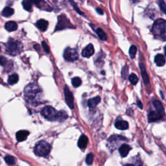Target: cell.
I'll list each match as a JSON object with an SVG mask.
<instances>
[{"mask_svg":"<svg viewBox=\"0 0 166 166\" xmlns=\"http://www.w3.org/2000/svg\"><path fill=\"white\" fill-rule=\"evenodd\" d=\"M24 97L27 102L30 104H38L42 98V91L37 85L30 84L25 89Z\"/></svg>","mask_w":166,"mask_h":166,"instance_id":"obj_1","label":"cell"},{"mask_svg":"<svg viewBox=\"0 0 166 166\" xmlns=\"http://www.w3.org/2000/svg\"><path fill=\"white\" fill-rule=\"evenodd\" d=\"M152 33L155 38L166 41V21L163 19H158L156 20L152 25Z\"/></svg>","mask_w":166,"mask_h":166,"instance_id":"obj_2","label":"cell"},{"mask_svg":"<svg viewBox=\"0 0 166 166\" xmlns=\"http://www.w3.org/2000/svg\"><path fill=\"white\" fill-rule=\"evenodd\" d=\"M22 45L19 41L10 39L6 45V51L10 55L15 56L22 51Z\"/></svg>","mask_w":166,"mask_h":166,"instance_id":"obj_3","label":"cell"},{"mask_svg":"<svg viewBox=\"0 0 166 166\" xmlns=\"http://www.w3.org/2000/svg\"><path fill=\"white\" fill-rule=\"evenodd\" d=\"M50 150L51 145L45 141H40L35 147V153L38 157H47L50 152Z\"/></svg>","mask_w":166,"mask_h":166,"instance_id":"obj_4","label":"cell"},{"mask_svg":"<svg viewBox=\"0 0 166 166\" xmlns=\"http://www.w3.org/2000/svg\"><path fill=\"white\" fill-rule=\"evenodd\" d=\"M41 114L45 119L49 121H55L57 119L58 112L52 106H45L41 111Z\"/></svg>","mask_w":166,"mask_h":166,"instance_id":"obj_5","label":"cell"},{"mask_svg":"<svg viewBox=\"0 0 166 166\" xmlns=\"http://www.w3.org/2000/svg\"><path fill=\"white\" fill-rule=\"evenodd\" d=\"M64 58L66 60L73 62L77 60L79 58V54L77 51L73 48L67 47L64 53Z\"/></svg>","mask_w":166,"mask_h":166,"instance_id":"obj_6","label":"cell"},{"mask_svg":"<svg viewBox=\"0 0 166 166\" xmlns=\"http://www.w3.org/2000/svg\"><path fill=\"white\" fill-rule=\"evenodd\" d=\"M71 25L67 19V18L64 15H61V16H58V22L57 27H56V30H61L67 27H70Z\"/></svg>","mask_w":166,"mask_h":166,"instance_id":"obj_7","label":"cell"},{"mask_svg":"<svg viewBox=\"0 0 166 166\" xmlns=\"http://www.w3.org/2000/svg\"><path fill=\"white\" fill-rule=\"evenodd\" d=\"M64 96H65V101L68 106L70 108H74V99L72 93L71 92L70 90L67 86L64 87Z\"/></svg>","mask_w":166,"mask_h":166,"instance_id":"obj_8","label":"cell"},{"mask_svg":"<svg viewBox=\"0 0 166 166\" xmlns=\"http://www.w3.org/2000/svg\"><path fill=\"white\" fill-rule=\"evenodd\" d=\"M163 114L159 113L158 112L156 111H150L148 115V119L149 122H154L160 119L162 117Z\"/></svg>","mask_w":166,"mask_h":166,"instance_id":"obj_9","label":"cell"},{"mask_svg":"<svg viewBox=\"0 0 166 166\" xmlns=\"http://www.w3.org/2000/svg\"><path fill=\"white\" fill-rule=\"evenodd\" d=\"M94 53V47L92 44H89L86 46L82 51L83 57L86 58H89L92 56Z\"/></svg>","mask_w":166,"mask_h":166,"instance_id":"obj_10","label":"cell"},{"mask_svg":"<svg viewBox=\"0 0 166 166\" xmlns=\"http://www.w3.org/2000/svg\"><path fill=\"white\" fill-rule=\"evenodd\" d=\"M88 143V137L86 136L85 135H82L79 139L78 147L82 149H85L86 146H87Z\"/></svg>","mask_w":166,"mask_h":166,"instance_id":"obj_11","label":"cell"},{"mask_svg":"<svg viewBox=\"0 0 166 166\" xmlns=\"http://www.w3.org/2000/svg\"><path fill=\"white\" fill-rule=\"evenodd\" d=\"M131 149V147L129 146V145H127V144L122 145L119 149L120 155H121V157H123V158L126 157L128 155L129 152H130Z\"/></svg>","mask_w":166,"mask_h":166,"instance_id":"obj_12","label":"cell"},{"mask_svg":"<svg viewBox=\"0 0 166 166\" xmlns=\"http://www.w3.org/2000/svg\"><path fill=\"white\" fill-rule=\"evenodd\" d=\"M29 134V131H20L16 133V137L18 141L21 142H24L27 139L28 135Z\"/></svg>","mask_w":166,"mask_h":166,"instance_id":"obj_13","label":"cell"},{"mask_svg":"<svg viewBox=\"0 0 166 166\" xmlns=\"http://www.w3.org/2000/svg\"><path fill=\"white\" fill-rule=\"evenodd\" d=\"M115 127L116 128L123 131V130H127L129 128V123L126 121H123V120H119L117 121L115 123Z\"/></svg>","mask_w":166,"mask_h":166,"instance_id":"obj_14","label":"cell"},{"mask_svg":"<svg viewBox=\"0 0 166 166\" xmlns=\"http://www.w3.org/2000/svg\"><path fill=\"white\" fill-rule=\"evenodd\" d=\"M37 26L42 31H45L48 27V22L45 20H40L37 22Z\"/></svg>","mask_w":166,"mask_h":166,"instance_id":"obj_15","label":"cell"},{"mask_svg":"<svg viewBox=\"0 0 166 166\" xmlns=\"http://www.w3.org/2000/svg\"><path fill=\"white\" fill-rule=\"evenodd\" d=\"M140 70H141L143 80H144L145 84H147H147L149 83V79L144 64H140Z\"/></svg>","mask_w":166,"mask_h":166,"instance_id":"obj_16","label":"cell"},{"mask_svg":"<svg viewBox=\"0 0 166 166\" xmlns=\"http://www.w3.org/2000/svg\"><path fill=\"white\" fill-rule=\"evenodd\" d=\"M5 27V29L8 30L9 32H12L14 31V30H16L18 29V25L16 22L10 21L6 23Z\"/></svg>","mask_w":166,"mask_h":166,"instance_id":"obj_17","label":"cell"},{"mask_svg":"<svg viewBox=\"0 0 166 166\" xmlns=\"http://www.w3.org/2000/svg\"><path fill=\"white\" fill-rule=\"evenodd\" d=\"M101 101V98L100 97H96V98H94L92 99H89L88 101V105L90 108H95V107L98 105V104L100 103Z\"/></svg>","mask_w":166,"mask_h":166,"instance_id":"obj_18","label":"cell"},{"mask_svg":"<svg viewBox=\"0 0 166 166\" xmlns=\"http://www.w3.org/2000/svg\"><path fill=\"white\" fill-rule=\"evenodd\" d=\"M154 62L158 66H163L165 64V58L162 55L158 54L154 58Z\"/></svg>","mask_w":166,"mask_h":166,"instance_id":"obj_19","label":"cell"},{"mask_svg":"<svg viewBox=\"0 0 166 166\" xmlns=\"http://www.w3.org/2000/svg\"><path fill=\"white\" fill-rule=\"evenodd\" d=\"M153 105H154V108L157 110V111L159 112V113L162 114H164V110H163V107L162 104H161L160 102L158 100L153 101Z\"/></svg>","mask_w":166,"mask_h":166,"instance_id":"obj_20","label":"cell"},{"mask_svg":"<svg viewBox=\"0 0 166 166\" xmlns=\"http://www.w3.org/2000/svg\"><path fill=\"white\" fill-rule=\"evenodd\" d=\"M14 10L11 8V7H7L3 9V12H2V15L5 17H10L14 14Z\"/></svg>","mask_w":166,"mask_h":166,"instance_id":"obj_21","label":"cell"},{"mask_svg":"<svg viewBox=\"0 0 166 166\" xmlns=\"http://www.w3.org/2000/svg\"><path fill=\"white\" fill-rule=\"evenodd\" d=\"M22 5L25 10L30 11L32 9V1L30 0H24L22 2Z\"/></svg>","mask_w":166,"mask_h":166,"instance_id":"obj_22","label":"cell"},{"mask_svg":"<svg viewBox=\"0 0 166 166\" xmlns=\"http://www.w3.org/2000/svg\"><path fill=\"white\" fill-rule=\"evenodd\" d=\"M18 81V76L17 74H12L11 76H9L8 79V83L9 85H14V84L17 83Z\"/></svg>","mask_w":166,"mask_h":166,"instance_id":"obj_23","label":"cell"},{"mask_svg":"<svg viewBox=\"0 0 166 166\" xmlns=\"http://www.w3.org/2000/svg\"><path fill=\"white\" fill-rule=\"evenodd\" d=\"M96 33L97 35H98L99 38H100L101 40H106L107 37H106V33L103 31V29H101V28H98V29H97L96 30Z\"/></svg>","mask_w":166,"mask_h":166,"instance_id":"obj_24","label":"cell"},{"mask_svg":"<svg viewBox=\"0 0 166 166\" xmlns=\"http://www.w3.org/2000/svg\"><path fill=\"white\" fill-rule=\"evenodd\" d=\"M67 117H68V114H66V112H64V111L58 112L57 119L58 120V121H64V120L67 119Z\"/></svg>","mask_w":166,"mask_h":166,"instance_id":"obj_25","label":"cell"},{"mask_svg":"<svg viewBox=\"0 0 166 166\" xmlns=\"http://www.w3.org/2000/svg\"><path fill=\"white\" fill-rule=\"evenodd\" d=\"M81 79L79 77H74L71 80V83H72V85L73 87L77 88L79 86H80L81 85Z\"/></svg>","mask_w":166,"mask_h":166,"instance_id":"obj_26","label":"cell"},{"mask_svg":"<svg viewBox=\"0 0 166 166\" xmlns=\"http://www.w3.org/2000/svg\"><path fill=\"white\" fill-rule=\"evenodd\" d=\"M5 162L8 165H14L15 163H16V160H15V158L14 157H11V156L8 155L6 156L5 158Z\"/></svg>","mask_w":166,"mask_h":166,"instance_id":"obj_27","label":"cell"},{"mask_svg":"<svg viewBox=\"0 0 166 166\" xmlns=\"http://www.w3.org/2000/svg\"><path fill=\"white\" fill-rule=\"evenodd\" d=\"M129 79V81L131 82V83H132V85H136L138 83V78L136 75H135V74L134 73L131 74Z\"/></svg>","mask_w":166,"mask_h":166,"instance_id":"obj_28","label":"cell"},{"mask_svg":"<svg viewBox=\"0 0 166 166\" xmlns=\"http://www.w3.org/2000/svg\"><path fill=\"white\" fill-rule=\"evenodd\" d=\"M137 52V47L135 45H132L129 49V55L131 58H134Z\"/></svg>","mask_w":166,"mask_h":166,"instance_id":"obj_29","label":"cell"},{"mask_svg":"<svg viewBox=\"0 0 166 166\" xmlns=\"http://www.w3.org/2000/svg\"><path fill=\"white\" fill-rule=\"evenodd\" d=\"M94 154L92 153H90V154H88L87 155V157H86V162L87 163L88 165H91L93 163V161H94Z\"/></svg>","mask_w":166,"mask_h":166,"instance_id":"obj_30","label":"cell"},{"mask_svg":"<svg viewBox=\"0 0 166 166\" xmlns=\"http://www.w3.org/2000/svg\"><path fill=\"white\" fill-rule=\"evenodd\" d=\"M159 7L163 13L166 14V4L163 0H159Z\"/></svg>","mask_w":166,"mask_h":166,"instance_id":"obj_31","label":"cell"},{"mask_svg":"<svg viewBox=\"0 0 166 166\" xmlns=\"http://www.w3.org/2000/svg\"><path fill=\"white\" fill-rule=\"evenodd\" d=\"M9 60L7 59L5 57H0V65L5 66L6 65L8 64Z\"/></svg>","mask_w":166,"mask_h":166,"instance_id":"obj_32","label":"cell"},{"mask_svg":"<svg viewBox=\"0 0 166 166\" xmlns=\"http://www.w3.org/2000/svg\"><path fill=\"white\" fill-rule=\"evenodd\" d=\"M42 45H43V47H44V50L46 51V53H49V47H48V45H47L46 43H45V41H43L42 42Z\"/></svg>","mask_w":166,"mask_h":166,"instance_id":"obj_33","label":"cell"},{"mask_svg":"<svg viewBox=\"0 0 166 166\" xmlns=\"http://www.w3.org/2000/svg\"><path fill=\"white\" fill-rule=\"evenodd\" d=\"M70 1L71 2V4H72V5L73 6L74 8H75V9H76V11H77L79 14H83V12H82L81 11H79V9H78V7L77 6V5H76V4H75V3H74V2L72 1V0H70Z\"/></svg>","mask_w":166,"mask_h":166,"instance_id":"obj_34","label":"cell"},{"mask_svg":"<svg viewBox=\"0 0 166 166\" xmlns=\"http://www.w3.org/2000/svg\"><path fill=\"white\" fill-rule=\"evenodd\" d=\"M30 1H32V3L37 5H38L42 1V0H30Z\"/></svg>","mask_w":166,"mask_h":166,"instance_id":"obj_35","label":"cell"},{"mask_svg":"<svg viewBox=\"0 0 166 166\" xmlns=\"http://www.w3.org/2000/svg\"><path fill=\"white\" fill-rule=\"evenodd\" d=\"M96 11L98 12V13L99 14H101V15L103 14V11L101 8H97Z\"/></svg>","mask_w":166,"mask_h":166,"instance_id":"obj_36","label":"cell"},{"mask_svg":"<svg viewBox=\"0 0 166 166\" xmlns=\"http://www.w3.org/2000/svg\"><path fill=\"white\" fill-rule=\"evenodd\" d=\"M137 104H138V106L139 108H140L141 109L143 108V104H142L141 101H137Z\"/></svg>","mask_w":166,"mask_h":166,"instance_id":"obj_37","label":"cell"},{"mask_svg":"<svg viewBox=\"0 0 166 166\" xmlns=\"http://www.w3.org/2000/svg\"><path fill=\"white\" fill-rule=\"evenodd\" d=\"M132 3H138L140 0H130Z\"/></svg>","mask_w":166,"mask_h":166,"instance_id":"obj_38","label":"cell"},{"mask_svg":"<svg viewBox=\"0 0 166 166\" xmlns=\"http://www.w3.org/2000/svg\"><path fill=\"white\" fill-rule=\"evenodd\" d=\"M34 47L36 49H37V50H38L39 49L40 50V47H39V45H38V44H36V45H34Z\"/></svg>","mask_w":166,"mask_h":166,"instance_id":"obj_39","label":"cell"},{"mask_svg":"<svg viewBox=\"0 0 166 166\" xmlns=\"http://www.w3.org/2000/svg\"><path fill=\"white\" fill-rule=\"evenodd\" d=\"M164 51H165V54L166 55V45L165 46V48H164Z\"/></svg>","mask_w":166,"mask_h":166,"instance_id":"obj_40","label":"cell"},{"mask_svg":"<svg viewBox=\"0 0 166 166\" xmlns=\"http://www.w3.org/2000/svg\"><path fill=\"white\" fill-rule=\"evenodd\" d=\"M0 51H1V47H0Z\"/></svg>","mask_w":166,"mask_h":166,"instance_id":"obj_41","label":"cell"}]
</instances>
